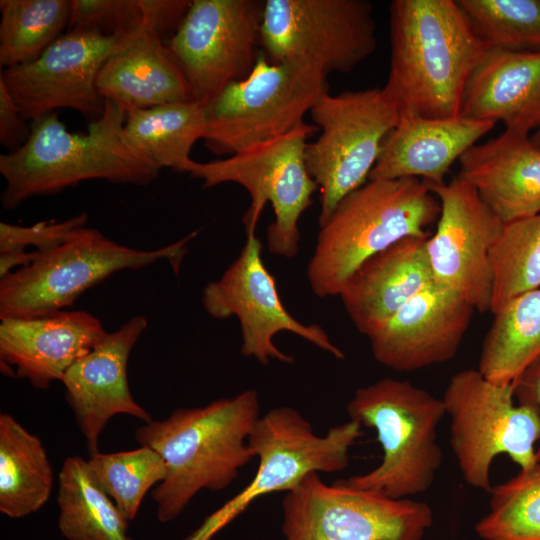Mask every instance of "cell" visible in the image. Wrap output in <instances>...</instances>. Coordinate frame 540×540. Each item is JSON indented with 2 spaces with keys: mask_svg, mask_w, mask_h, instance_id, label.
I'll list each match as a JSON object with an SVG mask.
<instances>
[{
  "mask_svg": "<svg viewBox=\"0 0 540 540\" xmlns=\"http://www.w3.org/2000/svg\"><path fill=\"white\" fill-rule=\"evenodd\" d=\"M441 399L451 419V448L470 486L490 491V468L499 455L520 470L538 463L540 416L534 407L515 403L513 383H495L478 369H464L450 378Z\"/></svg>",
  "mask_w": 540,
  "mask_h": 540,
  "instance_id": "9c48e42d",
  "label": "cell"
},
{
  "mask_svg": "<svg viewBox=\"0 0 540 540\" xmlns=\"http://www.w3.org/2000/svg\"><path fill=\"white\" fill-rule=\"evenodd\" d=\"M428 238L406 237L365 260L339 296L356 329L369 337L433 281Z\"/></svg>",
  "mask_w": 540,
  "mask_h": 540,
  "instance_id": "7402d4cb",
  "label": "cell"
},
{
  "mask_svg": "<svg viewBox=\"0 0 540 540\" xmlns=\"http://www.w3.org/2000/svg\"><path fill=\"white\" fill-rule=\"evenodd\" d=\"M260 416L258 393L248 389L137 428L136 442L158 452L167 466L151 492L161 523L178 517L201 490L220 491L237 478L254 458L248 438Z\"/></svg>",
  "mask_w": 540,
  "mask_h": 540,
  "instance_id": "7a4b0ae2",
  "label": "cell"
},
{
  "mask_svg": "<svg viewBox=\"0 0 540 540\" xmlns=\"http://www.w3.org/2000/svg\"><path fill=\"white\" fill-rule=\"evenodd\" d=\"M285 540H422L433 523L431 507L409 498L328 485L306 475L282 500Z\"/></svg>",
  "mask_w": 540,
  "mask_h": 540,
  "instance_id": "7c38bea8",
  "label": "cell"
},
{
  "mask_svg": "<svg viewBox=\"0 0 540 540\" xmlns=\"http://www.w3.org/2000/svg\"><path fill=\"white\" fill-rule=\"evenodd\" d=\"M197 234L194 231L158 249L139 250L118 244L97 229L80 227L62 244L39 252L31 264L0 279V319L65 310L114 273L137 270L158 260H167L178 274L187 244Z\"/></svg>",
  "mask_w": 540,
  "mask_h": 540,
  "instance_id": "52a82bcc",
  "label": "cell"
},
{
  "mask_svg": "<svg viewBox=\"0 0 540 540\" xmlns=\"http://www.w3.org/2000/svg\"><path fill=\"white\" fill-rule=\"evenodd\" d=\"M71 29L119 36L137 33L147 29L145 0H71Z\"/></svg>",
  "mask_w": 540,
  "mask_h": 540,
  "instance_id": "e575fe53",
  "label": "cell"
},
{
  "mask_svg": "<svg viewBox=\"0 0 540 540\" xmlns=\"http://www.w3.org/2000/svg\"><path fill=\"white\" fill-rule=\"evenodd\" d=\"M327 76L309 58L272 63L261 52L246 78L203 104L206 147L216 155L231 156L298 128L329 92Z\"/></svg>",
  "mask_w": 540,
  "mask_h": 540,
  "instance_id": "8992f818",
  "label": "cell"
},
{
  "mask_svg": "<svg viewBox=\"0 0 540 540\" xmlns=\"http://www.w3.org/2000/svg\"><path fill=\"white\" fill-rule=\"evenodd\" d=\"M490 258L495 314L516 296L540 288V212L505 224Z\"/></svg>",
  "mask_w": 540,
  "mask_h": 540,
  "instance_id": "4dcf8cb0",
  "label": "cell"
},
{
  "mask_svg": "<svg viewBox=\"0 0 540 540\" xmlns=\"http://www.w3.org/2000/svg\"><path fill=\"white\" fill-rule=\"evenodd\" d=\"M127 142L156 168L179 170L190 159L193 145L204 138L203 104L169 103L126 112Z\"/></svg>",
  "mask_w": 540,
  "mask_h": 540,
  "instance_id": "f1b7e54d",
  "label": "cell"
},
{
  "mask_svg": "<svg viewBox=\"0 0 540 540\" xmlns=\"http://www.w3.org/2000/svg\"><path fill=\"white\" fill-rule=\"evenodd\" d=\"M265 0H191L166 42L195 101L206 104L246 78L262 52Z\"/></svg>",
  "mask_w": 540,
  "mask_h": 540,
  "instance_id": "5bb4252c",
  "label": "cell"
},
{
  "mask_svg": "<svg viewBox=\"0 0 540 540\" xmlns=\"http://www.w3.org/2000/svg\"><path fill=\"white\" fill-rule=\"evenodd\" d=\"M319 131L306 122L298 128L247 151L210 162L186 160L178 172L200 179L204 189L236 183L250 195L243 217L247 236L269 202L275 215L267 229V246L274 255L292 258L299 250L298 222L318 189L305 162L308 138Z\"/></svg>",
  "mask_w": 540,
  "mask_h": 540,
  "instance_id": "ba28073f",
  "label": "cell"
},
{
  "mask_svg": "<svg viewBox=\"0 0 540 540\" xmlns=\"http://www.w3.org/2000/svg\"><path fill=\"white\" fill-rule=\"evenodd\" d=\"M361 427L349 420L321 436L295 408L270 409L258 418L248 438L254 457L258 458L255 476L185 540H210L257 498L287 492L310 473L345 469L349 450L362 434Z\"/></svg>",
  "mask_w": 540,
  "mask_h": 540,
  "instance_id": "30bf717a",
  "label": "cell"
},
{
  "mask_svg": "<svg viewBox=\"0 0 540 540\" xmlns=\"http://www.w3.org/2000/svg\"><path fill=\"white\" fill-rule=\"evenodd\" d=\"M130 35L71 29L37 60L2 69L0 78L29 122L59 109L75 110L93 122L104 113L106 102L97 89V76Z\"/></svg>",
  "mask_w": 540,
  "mask_h": 540,
  "instance_id": "2e32d148",
  "label": "cell"
},
{
  "mask_svg": "<svg viewBox=\"0 0 540 540\" xmlns=\"http://www.w3.org/2000/svg\"><path fill=\"white\" fill-rule=\"evenodd\" d=\"M427 186L441 207L436 230L426 240L433 281L454 291L475 310L490 311V256L504 222L458 176L447 184Z\"/></svg>",
  "mask_w": 540,
  "mask_h": 540,
  "instance_id": "e0dca14e",
  "label": "cell"
},
{
  "mask_svg": "<svg viewBox=\"0 0 540 540\" xmlns=\"http://www.w3.org/2000/svg\"><path fill=\"white\" fill-rule=\"evenodd\" d=\"M125 120L126 111L106 100L104 113L84 133L67 130L57 112L30 122L28 141L15 152L0 155V173L6 181L3 209L88 180L138 186L156 180L160 170L127 142Z\"/></svg>",
  "mask_w": 540,
  "mask_h": 540,
  "instance_id": "3957f363",
  "label": "cell"
},
{
  "mask_svg": "<svg viewBox=\"0 0 540 540\" xmlns=\"http://www.w3.org/2000/svg\"><path fill=\"white\" fill-rule=\"evenodd\" d=\"M513 384L518 403L534 407L540 416V358L532 363ZM537 461L540 464V442L537 447Z\"/></svg>",
  "mask_w": 540,
  "mask_h": 540,
  "instance_id": "74e56055",
  "label": "cell"
},
{
  "mask_svg": "<svg viewBox=\"0 0 540 540\" xmlns=\"http://www.w3.org/2000/svg\"><path fill=\"white\" fill-rule=\"evenodd\" d=\"M39 255V251H10L0 253V279L12 273L14 268L31 264Z\"/></svg>",
  "mask_w": 540,
  "mask_h": 540,
  "instance_id": "f35d334b",
  "label": "cell"
},
{
  "mask_svg": "<svg viewBox=\"0 0 540 540\" xmlns=\"http://www.w3.org/2000/svg\"><path fill=\"white\" fill-rule=\"evenodd\" d=\"M458 177L508 224L540 212V148L528 134L504 131L469 148Z\"/></svg>",
  "mask_w": 540,
  "mask_h": 540,
  "instance_id": "603a6c76",
  "label": "cell"
},
{
  "mask_svg": "<svg viewBox=\"0 0 540 540\" xmlns=\"http://www.w3.org/2000/svg\"><path fill=\"white\" fill-rule=\"evenodd\" d=\"M31 123L21 114L10 95L4 81L0 78V143L8 153L20 149L29 139Z\"/></svg>",
  "mask_w": 540,
  "mask_h": 540,
  "instance_id": "8d00e7d4",
  "label": "cell"
},
{
  "mask_svg": "<svg viewBox=\"0 0 540 540\" xmlns=\"http://www.w3.org/2000/svg\"><path fill=\"white\" fill-rule=\"evenodd\" d=\"M488 49L540 51V0H456Z\"/></svg>",
  "mask_w": 540,
  "mask_h": 540,
  "instance_id": "836d02e7",
  "label": "cell"
},
{
  "mask_svg": "<svg viewBox=\"0 0 540 540\" xmlns=\"http://www.w3.org/2000/svg\"><path fill=\"white\" fill-rule=\"evenodd\" d=\"M142 315L130 318L103 339L64 374L65 397L86 441L90 455L98 451L102 431L112 417L127 414L152 421L133 398L127 378L130 353L147 328Z\"/></svg>",
  "mask_w": 540,
  "mask_h": 540,
  "instance_id": "d6986e66",
  "label": "cell"
},
{
  "mask_svg": "<svg viewBox=\"0 0 540 540\" xmlns=\"http://www.w3.org/2000/svg\"><path fill=\"white\" fill-rule=\"evenodd\" d=\"M106 333L101 321L83 310L2 318L1 371L27 379L36 389H47L52 382L61 381Z\"/></svg>",
  "mask_w": 540,
  "mask_h": 540,
  "instance_id": "ffe728a7",
  "label": "cell"
},
{
  "mask_svg": "<svg viewBox=\"0 0 540 540\" xmlns=\"http://www.w3.org/2000/svg\"><path fill=\"white\" fill-rule=\"evenodd\" d=\"M489 512L475 525L481 540H540V464L492 486Z\"/></svg>",
  "mask_w": 540,
  "mask_h": 540,
  "instance_id": "1f68e13d",
  "label": "cell"
},
{
  "mask_svg": "<svg viewBox=\"0 0 540 540\" xmlns=\"http://www.w3.org/2000/svg\"><path fill=\"white\" fill-rule=\"evenodd\" d=\"M440 203L417 178L367 180L345 196L319 226L307 279L313 293L339 296L369 257L406 237L429 238Z\"/></svg>",
  "mask_w": 540,
  "mask_h": 540,
  "instance_id": "277c9868",
  "label": "cell"
},
{
  "mask_svg": "<svg viewBox=\"0 0 540 540\" xmlns=\"http://www.w3.org/2000/svg\"><path fill=\"white\" fill-rule=\"evenodd\" d=\"M88 215L82 212L63 221H40L31 226L0 223V253L25 251L33 246L43 252L65 242L78 228L86 226Z\"/></svg>",
  "mask_w": 540,
  "mask_h": 540,
  "instance_id": "d590c367",
  "label": "cell"
},
{
  "mask_svg": "<svg viewBox=\"0 0 540 540\" xmlns=\"http://www.w3.org/2000/svg\"><path fill=\"white\" fill-rule=\"evenodd\" d=\"M493 315L478 370L492 382L513 383L540 358V288L516 296Z\"/></svg>",
  "mask_w": 540,
  "mask_h": 540,
  "instance_id": "4316f807",
  "label": "cell"
},
{
  "mask_svg": "<svg viewBox=\"0 0 540 540\" xmlns=\"http://www.w3.org/2000/svg\"><path fill=\"white\" fill-rule=\"evenodd\" d=\"M376 31L367 0H265L262 52L272 63L306 57L327 75L348 73L375 52Z\"/></svg>",
  "mask_w": 540,
  "mask_h": 540,
  "instance_id": "4fadbf2b",
  "label": "cell"
},
{
  "mask_svg": "<svg viewBox=\"0 0 540 540\" xmlns=\"http://www.w3.org/2000/svg\"><path fill=\"white\" fill-rule=\"evenodd\" d=\"M58 527L67 540H133L128 520L103 491L87 460L67 457L58 475Z\"/></svg>",
  "mask_w": 540,
  "mask_h": 540,
  "instance_id": "83f0119b",
  "label": "cell"
},
{
  "mask_svg": "<svg viewBox=\"0 0 540 540\" xmlns=\"http://www.w3.org/2000/svg\"><path fill=\"white\" fill-rule=\"evenodd\" d=\"M100 95L126 112L195 101L165 41L144 29L128 36L107 59L96 80Z\"/></svg>",
  "mask_w": 540,
  "mask_h": 540,
  "instance_id": "d4e9b609",
  "label": "cell"
},
{
  "mask_svg": "<svg viewBox=\"0 0 540 540\" xmlns=\"http://www.w3.org/2000/svg\"><path fill=\"white\" fill-rule=\"evenodd\" d=\"M383 90L400 116L460 115L467 83L488 49L456 0H393Z\"/></svg>",
  "mask_w": 540,
  "mask_h": 540,
  "instance_id": "6da1fadb",
  "label": "cell"
},
{
  "mask_svg": "<svg viewBox=\"0 0 540 540\" xmlns=\"http://www.w3.org/2000/svg\"><path fill=\"white\" fill-rule=\"evenodd\" d=\"M475 309L432 281L368 339L375 360L395 371H414L452 359Z\"/></svg>",
  "mask_w": 540,
  "mask_h": 540,
  "instance_id": "ac0fdd59",
  "label": "cell"
},
{
  "mask_svg": "<svg viewBox=\"0 0 540 540\" xmlns=\"http://www.w3.org/2000/svg\"><path fill=\"white\" fill-rule=\"evenodd\" d=\"M87 462L100 487L128 521L136 517L146 493L167 476L162 456L146 446L114 453L97 452Z\"/></svg>",
  "mask_w": 540,
  "mask_h": 540,
  "instance_id": "d6a6232c",
  "label": "cell"
},
{
  "mask_svg": "<svg viewBox=\"0 0 540 540\" xmlns=\"http://www.w3.org/2000/svg\"><path fill=\"white\" fill-rule=\"evenodd\" d=\"M350 420L375 429L383 456L371 471L343 481L355 488L403 499L426 492L442 465L437 427L446 415L442 399L407 380L383 378L358 388Z\"/></svg>",
  "mask_w": 540,
  "mask_h": 540,
  "instance_id": "5b68a950",
  "label": "cell"
},
{
  "mask_svg": "<svg viewBox=\"0 0 540 540\" xmlns=\"http://www.w3.org/2000/svg\"><path fill=\"white\" fill-rule=\"evenodd\" d=\"M53 467L38 436L12 415L0 414V512L13 519L38 511L49 499Z\"/></svg>",
  "mask_w": 540,
  "mask_h": 540,
  "instance_id": "484cf974",
  "label": "cell"
},
{
  "mask_svg": "<svg viewBox=\"0 0 540 540\" xmlns=\"http://www.w3.org/2000/svg\"><path fill=\"white\" fill-rule=\"evenodd\" d=\"M310 115L320 134L307 143L305 162L320 190L321 226L345 196L367 182L400 112L383 88H372L327 92Z\"/></svg>",
  "mask_w": 540,
  "mask_h": 540,
  "instance_id": "8fae6325",
  "label": "cell"
},
{
  "mask_svg": "<svg viewBox=\"0 0 540 540\" xmlns=\"http://www.w3.org/2000/svg\"><path fill=\"white\" fill-rule=\"evenodd\" d=\"M202 304L215 319L238 318L241 354L254 357L262 365L270 360L286 364L294 361L273 342L274 336L282 331L296 334L336 359L345 358L320 325L304 324L285 308L275 279L264 265L262 244L255 234L247 236L239 256L222 276L204 287Z\"/></svg>",
  "mask_w": 540,
  "mask_h": 540,
  "instance_id": "9a60e30c",
  "label": "cell"
},
{
  "mask_svg": "<svg viewBox=\"0 0 540 540\" xmlns=\"http://www.w3.org/2000/svg\"><path fill=\"white\" fill-rule=\"evenodd\" d=\"M531 141L540 148V128L534 131L532 136L530 137Z\"/></svg>",
  "mask_w": 540,
  "mask_h": 540,
  "instance_id": "ab89813d",
  "label": "cell"
},
{
  "mask_svg": "<svg viewBox=\"0 0 540 540\" xmlns=\"http://www.w3.org/2000/svg\"><path fill=\"white\" fill-rule=\"evenodd\" d=\"M460 114L506 131L540 128V51L487 49L467 83Z\"/></svg>",
  "mask_w": 540,
  "mask_h": 540,
  "instance_id": "cb8c5ba5",
  "label": "cell"
},
{
  "mask_svg": "<svg viewBox=\"0 0 540 540\" xmlns=\"http://www.w3.org/2000/svg\"><path fill=\"white\" fill-rule=\"evenodd\" d=\"M463 115L426 118L401 115L384 140L368 180L417 178L440 185L453 163L494 128Z\"/></svg>",
  "mask_w": 540,
  "mask_h": 540,
  "instance_id": "44dd1931",
  "label": "cell"
},
{
  "mask_svg": "<svg viewBox=\"0 0 540 540\" xmlns=\"http://www.w3.org/2000/svg\"><path fill=\"white\" fill-rule=\"evenodd\" d=\"M0 65L37 60L68 28L71 0H1Z\"/></svg>",
  "mask_w": 540,
  "mask_h": 540,
  "instance_id": "f546056e",
  "label": "cell"
}]
</instances>
